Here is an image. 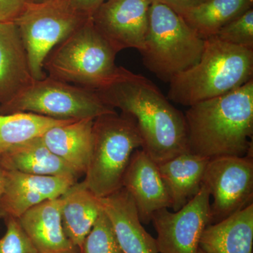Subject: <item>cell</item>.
Wrapping results in <instances>:
<instances>
[{"label": "cell", "instance_id": "obj_1", "mask_svg": "<svg viewBox=\"0 0 253 253\" xmlns=\"http://www.w3.org/2000/svg\"><path fill=\"white\" fill-rule=\"evenodd\" d=\"M94 91L105 104L135 120L141 149L155 163L189 151L185 116L148 78L120 66Z\"/></svg>", "mask_w": 253, "mask_h": 253}, {"label": "cell", "instance_id": "obj_2", "mask_svg": "<svg viewBox=\"0 0 253 253\" xmlns=\"http://www.w3.org/2000/svg\"><path fill=\"white\" fill-rule=\"evenodd\" d=\"M189 151L208 159L253 153V79L227 94L189 106Z\"/></svg>", "mask_w": 253, "mask_h": 253}, {"label": "cell", "instance_id": "obj_3", "mask_svg": "<svg viewBox=\"0 0 253 253\" xmlns=\"http://www.w3.org/2000/svg\"><path fill=\"white\" fill-rule=\"evenodd\" d=\"M253 75V49L211 37L205 40L199 62L169 82L168 99L189 107L237 89Z\"/></svg>", "mask_w": 253, "mask_h": 253}, {"label": "cell", "instance_id": "obj_4", "mask_svg": "<svg viewBox=\"0 0 253 253\" xmlns=\"http://www.w3.org/2000/svg\"><path fill=\"white\" fill-rule=\"evenodd\" d=\"M117 54L90 17L55 46L44 70L49 77L94 91L116 73Z\"/></svg>", "mask_w": 253, "mask_h": 253}, {"label": "cell", "instance_id": "obj_5", "mask_svg": "<svg viewBox=\"0 0 253 253\" xmlns=\"http://www.w3.org/2000/svg\"><path fill=\"white\" fill-rule=\"evenodd\" d=\"M142 139L135 120L117 113L94 119L93 147L84 183L99 199L123 188V179L131 155Z\"/></svg>", "mask_w": 253, "mask_h": 253}, {"label": "cell", "instance_id": "obj_6", "mask_svg": "<svg viewBox=\"0 0 253 253\" xmlns=\"http://www.w3.org/2000/svg\"><path fill=\"white\" fill-rule=\"evenodd\" d=\"M204 41L174 10L151 3L149 29L140 53L144 66L160 80L169 82L195 66L201 59Z\"/></svg>", "mask_w": 253, "mask_h": 253}, {"label": "cell", "instance_id": "obj_7", "mask_svg": "<svg viewBox=\"0 0 253 253\" xmlns=\"http://www.w3.org/2000/svg\"><path fill=\"white\" fill-rule=\"evenodd\" d=\"M89 18L75 9L69 0L25 5L14 22L27 53L35 80L46 77L44 63L48 55Z\"/></svg>", "mask_w": 253, "mask_h": 253}, {"label": "cell", "instance_id": "obj_8", "mask_svg": "<svg viewBox=\"0 0 253 253\" xmlns=\"http://www.w3.org/2000/svg\"><path fill=\"white\" fill-rule=\"evenodd\" d=\"M26 112L55 119L81 120L116 113L94 91L49 76L34 83L15 99L0 105V114Z\"/></svg>", "mask_w": 253, "mask_h": 253}, {"label": "cell", "instance_id": "obj_9", "mask_svg": "<svg viewBox=\"0 0 253 253\" xmlns=\"http://www.w3.org/2000/svg\"><path fill=\"white\" fill-rule=\"evenodd\" d=\"M203 184L213 197L210 224L219 222L252 204L253 153L244 157L221 156L210 159Z\"/></svg>", "mask_w": 253, "mask_h": 253}, {"label": "cell", "instance_id": "obj_10", "mask_svg": "<svg viewBox=\"0 0 253 253\" xmlns=\"http://www.w3.org/2000/svg\"><path fill=\"white\" fill-rule=\"evenodd\" d=\"M211 194L203 184L193 199L179 211L158 210L151 221L157 232L158 253H198L205 228L211 222Z\"/></svg>", "mask_w": 253, "mask_h": 253}, {"label": "cell", "instance_id": "obj_11", "mask_svg": "<svg viewBox=\"0 0 253 253\" xmlns=\"http://www.w3.org/2000/svg\"><path fill=\"white\" fill-rule=\"evenodd\" d=\"M149 0H105L91 16L95 28L118 53L144 48L149 29Z\"/></svg>", "mask_w": 253, "mask_h": 253}, {"label": "cell", "instance_id": "obj_12", "mask_svg": "<svg viewBox=\"0 0 253 253\" xmlns=\"http://www.w3.org/2000/svg\"><path fill=\"white\" fill-rule=\"evenodd\" d=\"M2 171L0 218L18 219L31 208L61 197L77 179L66 176H41Z\"/></svg>", "mask_w": 253, "mask_h": 253}, {"label": "cell", "instance_id": "obj_13", "mask_svg": "<svg viewBox=\"0 0 253 253\" xmlns=\"http://www.w3.org/2000/svg\"><path fill=\"white\" fill-rule=\"evenodd\" d=\"M123 188L134 201L141 223L151 221L158 210L171 208V199L155 163L142 149L134 151L123 179Z\"/></svg>", "mask_w": 253, "mask_h": 253}, {"label": "cell", "instance_id": "obj_14", "mask_svg": "<svg viewBox=\"0 0 253 253\" xmlns=\"http://www.w3.org/2000/svg\"><path fill=\"white\" fill-rule=\"evenodd\" d=\"M125 253H159L156 239L142 226L134 201L124 188L100 199Z\"/></svg>", "mask_w": 253, "mask_h": 253}, {"label": "cell", "instance_id": "obj_15", "mask_svg": "<svg viewBox=\"0 0 253 253\" xmlns=\"http://www.w3.org/2000/svg\"><path fill=\"white\" fill-rule=\"evenodd\" d=\"M35 81L17 26L14 21L0 22V105L15 99Z\"/></svg>", "mask_w": 253, "mask_h": 253}, {"label": "cell", "instance_id": "obj_16", "mask_svg": "<svg viewBox=\"0 0 253 253\" xmlns=\"http://www.w3.org/2000/svg\"><path fill=\"white\" fill-rule=\"evenodd\" d=\"M61 198L26 211L18 220L39 253H81L63 231Z\"/></svg>", "mask_w": 253, "mask_h": 253}, {"label": "cell", "instance_id": "obj_17", "mask_svg": "<svg viewBox=\"0 0 253 253\" xmlns=\"http://www.w3.org/2000/svg\"><path fill=\"white\" fill-rule=\"evenodd\" d=\"M94 119L76 120L53 126L41 136L51 152L68 163L80 176L85 174L93 147Z\"/></svg>", "mask_w": 253, "mask_h": 253}, {"label": "cell", "instance_id": "obj_18", "mask_svg": "<svg viewBox=\"0 0 253 253\" xmlns=\"http://www.w3.org/2000/svg\"><path fill=\"white\" fill-rule=\"evenodd\" d=\"M0 168L41 176H66L78 179L79 174L50 151L42 139L34 138L0 155Z\"/></svg>", "mask_w": 253, "mask_h": 253}, {"label": "cell", "instance_id": "obj_19", "mask_svg": "<svg viewBox=\"0 0 253 253\" xmlns=\"http://www.w3.org/2000/svg\"><path fill=\"white\" fill-rule=\"evenodd\" d=\"M253 204L205 228L199 247L206 253H253Z\"/></svg>", "mask_w": 253, "mask_h": 253}, {"label": "cell", "instance_id": "obj_20", "mask_svg": "<svg viewBox=\"0 0 253 253\" xmlns=\"http://www.w3.org/2000/svg\"><path fill=\"white\" fill-rule=\"evenodd\" d=\"M209 160L188 151L158 164L173 211H179L199 192Z\"/></svg>", "mask_w": 253, "mask_h": 253}, {"label": "cell", "instance_id": "obj_21", "mask_svg": "<svg viewBox=\"0 0 253 253\" xmlns=\"http://www.w3.org/2000/svg\"><path fill=\"white\" fill-rule=\"evenodd\" d=\"M60 198L63 231L81 252L86 236L102 211L101 201L83 181H76Z\"/></svg>", "mask_w": 253, "mask_h": 253}, {"label": "cell", "instance_id": "obj_22", "mask_svg": "<svg viewBox=\"0 0 253 253\" xmlns=\"http://www.w3.org/2000/svg\"><path fill=\"white\" fill-rule=\"evenodd\" d=\"M253 0H206L180 16L203 39L215 36L223 26L251 9Z\"/></svg>", "mask_w": 253, "mask_h": 253}, {"label": "cell", "instance_id": "obj_23", "mask_svg": "<svg viewBox=\"0 0 253 253\" xmlns=\"http://www.w3.org/2000/svg\"><path fill=\"white\" fill-rule=\"evenodd\" d=\"M73 121L76 120L55 119L26 112L0 114V155L16 145L42 136L53 126Z\"/></svg>", "mask_w": 253, "mask_h": 253}, {"label": "cell", "instance_id": "obj_24", "mask_svg": "<svg viewBox=\"0 0 253 253\" xmlns=\"http://www.w3.org/2000/svg\"><path fill=\"white\" fill-rule=\"evenodd\" d=\"M81 253H125L103 209L86 236Z\"/></svg>", "mask_w": 253, "mask_h": 253}, {"label": "cell", "instance_id": "obj_25", "mask_svg": "<svg viewBox=\"0 0 253 253\" xmlns=\"http://www.w3.org/2000/svg\"><path fill=\"white\" fill-rule=\"evenodd\" d=\"M213 37L224 42L253 49V8L223 26Z\"/></svg>", "mask_w": 253, "mask_h": 253}, {"label": "cell", "instance_id": "obj_26", "mask_svg": "<svg viewBox=\"0 0 253 253\" xmlns=\"http://www.w3.org/2000/svg\"><path fill=\"white\" fill-rule=\"evenodd\" d=\"M4 220L6 231L0 239V253H39L18 219L9 217Z\"/></svg>", "mask_w": 253, "mask_h": 253}, {"label": "cell", "instance_id": "obj_27", "mask_svg": "<svg viewBox=\"0 0 253 253\" xmlns=\"http://www.w3.org/2000/svg\"><path fill=\"white\" fill-rule=\"evenodd\" d=\"M25 5V0H0V22L14 21Z\"/></svg>", "mask_w": 253, "mask_h": 253}, {"label": "cell", "instance_id": "obj_28", "mask_svg": "<svg viewBox=\"0 0 253 253\" xmlns=\"http://www.w3.org/2000/svg\"><path fill=\"white\" fill-rule=\"evenodd\" d=\"M151 3H158L166 5L181 15L191 8L204 2L206 0H149Z\"/></svg>", "mask_w": 253, "mask_h": 253}, {"label": "cell", "instance_id": "obj_29", "mask_svg": "<svg viewBox=\"0 0 253 253\" xmlns=\"http://www.w3.org/2000/svg\"><path fill=\"white\" fill-rule=\"evenodd\" d=\"M105 0H69L70 3L79 12L91 17Z\"/></svg>", "mask_w": 253, "mask_h": 253}, {"label": "cell", "instance_id": "obj_30", "mask_svg": "<svg viewBox=\"0 0 253 253\" xmlns=\"http://www.w3.org/2000/svg\"><path fill=\"white\" fill-rule=\"evenodd\" d=\"M49 1H51V0H25V2H26V4H38L47 2Z\"/></svg>", "mask_w": 253, "mask_h": 253}, {"label": "cell", "instance_id": "obj_31", "mask_svg": "<svg viewBox=\"0 0 253 253\" xmlns=\"http://www.w3.org/2000/svg\"><path fill=\"white\" fill-rule=\"evenodd\" d=\"M2 171H1V168H0V196H1V191H2Z\"/></svg>", "mask_w": 253, "mask_h": 253}, {"label": "cell", "instance_id": "obj_32", "mask_svg": "<svg viewBox=\"0 0 253 253\" xmlns=\"http://www.w3.org/2000/svg\"><path fill=\"white\" fill-rule=\"evenodd\" d=\"M206 253L204 252V251H203V250H201V249H199V253Z\"/></svg>", "mask_w": 253, "mask_h": 253}]
</instances>
